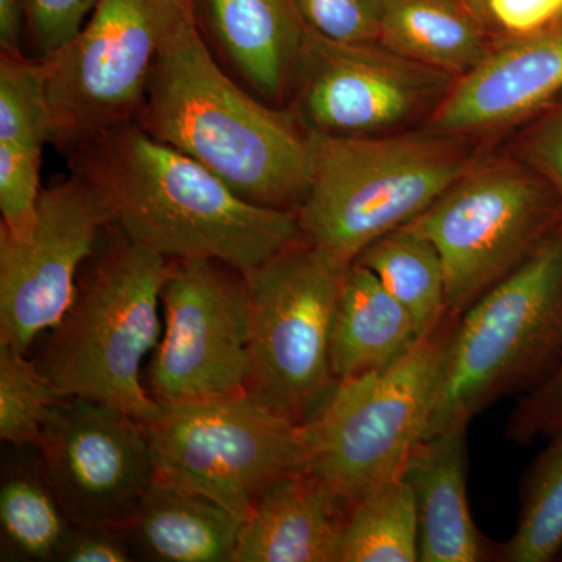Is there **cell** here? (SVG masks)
<instances>
[{"instance_id": "6da1fadb", "label": "cell", "mask_w": 562, "mask_h": 562, "mask_svg": "<svg viewBox=\"0 0 562 562\" xmlns=\"http://www.w3.org/2000/svg\"><path fill=\"white\" fill-rule=\"evenodd\" d=\"M66 157L69 171L109 199L114 225L168 260L221 261L246 273L303 239L295 213L247 202L136 121Z\"/></svg>"}, {"instance_id": "7a4b0ae2", "label": "cell", "mask_w": 562, "mask_h": 562, "mask_svg": "<svg viewBox=\"0 0 562 562\" xmlns=\"http://www.w3.org/2000/svg\"><path fill=\"white\" fill-rule=\"evenodd\" d=\"M136 122L247 202L295 213L305 198L312 133L290 109L262 102L233 79L192 18L162 46Z\"/></svg>"}, {"instance_id": "3957f363", "label": "cell", "mask_w": 562, "mask_h": 562, "mask_svg": "<svg viewBox=\"0 0 562 562\" xmlns=\"http://www.w3.org/2000/svg\"><path fill=\"white\" fill-rule=\"evenodd\" d=\"M85 269L38 368L66 397L106 403L147 424L162 405L144 390L140 369L161 339V292L173 260L113 224Z\"/></svg>"}, {"instance_id": "277c9868", "label": "cell", "mask_w": 562, "mask_h": 562, "mask_svg": "<svg viewBox=\"0 0 562 562\" xmlns=\"http://www.w3.org/2000/svg\"><path fill=\"white\" fill-rule=\"evenodd\" d=\"M562 362V227L454 324L425 439L506 395L535 390Z\"/></svg>"}, {"instance_id": "5b68a950", "label": "cell", "mask_w": 562, "mask_h": 562, "mask_svg": "<svg viewBox=\"0 0 562 562\" xmlns=\"http://www.w3.org/2000/svg\"><path fill=\"white\" fill-rule=\"evenodd\" d=\"M312 135V173L295 216L303 241L346 266L420 216L468 172L441 133Z\"/></svg>"}, {"instance_id": "8992f818", "label": "cell", "mask_w": 562, "mask_h": 562, "mask_svg": "<svg viewBox=\"0 0 562 562\" xmlns=\"http://www.w3.org/2000/svg\"><path fill=\"white\" fill-rule=\"evenodd\" d=\"M460 314L449 312L405 357L382 371L338 382L301 425L306 471L347 513L401 480L427 435L447 344Z\"/></svg>"}, {"instance_id": "52a82bcc", "label": "cell", "mask_w": 562, "mask_h": 562, "mask_svg": "<svg viewBox=\"0 0 562 562\" xmlns=\"http://www.w3.org/2000/svg\"><path fill=\"white\" fill-rule=\"evenodd\" d=\"M347 269L302 239L244 273L247 394L291 424L312 419L338 384L330 341Z\"/></svg>"}, {"instance_id": "ba28073f", "label": "cell", "mask_w": 562, "mask_h": 562, "mask_svg": "<svg viewBox=\"0 0 562 562\" xmlns=\"http://www.w3.org/2000/svg\"><path fill=\"white\" fill-rule=\"evenodd\" d=\"M191 18L190 0H98L79 35L40 60L52 146L66 157L136 121L162 46Z\"/></svg>"}, {"instance_id": "9c48e42d", "label": "cell", "mask_w": 562, "mask_h": 562, "mask_svg": "<svg viewBox=\"0 0 562 562\" xmlns=\"http://www.w3.org/2000/svg\"><path fill=\"white\" fill-rule=\"evenodd\" d=\"M146 428L155 479L216 502L241 522L273 483L306 471L301 425L247 392L162 405Z\"/></svg>"}, {"instance_id": "30bf717a", "label": "cell", "mask_w": 562, "mask_h": 562, "mask_svg": "<svg viewBox=\"0 0 562 562\" xmlns=\"http://www.w3.org/2000/svg\"><path fill=\"white\" fill-rule=\"evenodd\" d=\"M408 227L441 255L449 312L464 313L557 228L538 183L517 169L465 172Z\"/></svg>"}, {"instance_id": "8fae6325", "label": "cell", "mask_w": 562, "mask_h": 562, "mask_svg": "<svg viewBox=\"0 0 562 562\" xmlns=\"http://www.w3.org/2000/svg\"><path fill=\"white\" fill-rule=\"evenodd\" d=\"M162 333L149 366L161 405L247 392L249 312L244 273L214 260H173L161 292Z\"/></svg>"}, {"instance_id": "7c38bea8", "label": "cell", "mask_w": 562, "mask_h": 562, "mask_svg": "<svg viewBox=\"0 0 562 562\" xmlns=\"http://www.w3.org/2000/svg\"><path fill=\"white\" fill-rule=\"evenodd\" d=\"M114 224L109 199L70 171L41 191L25 238L0 232V341L24 353L61 324L76 301L81 268Z\"/></svg>"}, {"instance_id": "4fadbf2b", "label": "cell", "mask_w": 562, "mask_h": 562, "mask_svg": "<svg viewBox=\"0 0 562 562\" xmlns=\"http://www.w3.org/2000/svg\"><path fill=\"white\" fill-rule=\"evenodd\" d=\"M38 450L43 475L72 524L120 530L155 480L146 424L91 398L58 403Z\"/></svg>"}, {"instance_id": "5bb4252c", "label": "cell", "mask_w": 562, "mask_h": 562, "mask_svg": "<svg viewBox=\"0 0 562 562\" xmlns=\"http://www.w3.org/2000/svg\"><path fill=\"white\" fill-rule=\"evenodd\" d=\"M443 76L380 43H341L308 29L290 110L310 133L368 136L409 120Z\"/></svg>"}, {"instance_id": "9a60e30c", "label": "cell", "mask_w": 562, "mask_h": 562, "mask_svg": "<svg viewBox=\"0 0 562 562\" xmlns=\"http://www.w3.org/2000/svg\"><path fill=\"white\" fill-rule=\"evenodd\" d=\"M199 35L222 68L262 102L291 99L308 27L295 0H190Z\"/></svg>"}, {"instance_id": "2e32d148", "label": "cell", "mask_w": 562, "mask_h": 562, "mask_svg": "<svg viewBox=\"0 0 562 562\" xmlns=\"http://www.w3.org/2000/svg\"><path fill=\"white\" fill-rule=\"evenodd\" d=\"M562 90V18L539 31L509 36L462 76L439 103L432 128L441 135L501 127L522 120Z\"/></svg>"}, {"instance_id": "e0dca14e", "label": "cell", "mask_w": 562, "mask_h": 562, "mask_svg": "<svg viewBox=\"0 0 562 562\" xmlns=\"http://www.w3.org/2000/svg\"><path fill=\"white\" fill-rule=\"evenodd\" d=\"M468 428L457 424L424 439L403 473L416 498L420 562L501 561V543L479 530L469 506Z\"/></svg>"}, {"instance_id": "ac0fdd59", "label": "cell", "mask_w": 562, "mask_h": 562, "mask_svg": "<svg viewBox=\"0 0 562 562\" xmlns=\"http://www.w3.org/2000/svg\"><path fill=\"white\" fill-rule=\"evenodd\" d=\"M46 144L49 109L41 63L25 52H0V232L11 238H25L35 224Z\"/></svg>"}, {"instance_id": "d6986e66", "label": "cell", "mask_w": 562, "mask_h": 562, "mask_svg": "<svg viewBox=\"0 0 562 562\" xmlns=\"http://www.w3.org/2000/svg\"><path fill=\"white\" fill-rule=\"evenodd\" d=\"M346 512L308 471L268 487L239 530L233 562H336Z\"/></svg>"}, {"instance_id": "ffe728a7", "label": "cell", "mask_w": 562, "mask_h": 562, "mask_svg": "<svg viewBox=\"0 0 562 562\" xmlns=\"http://www.w3.org/2000/svg\"><path fill=\"white\" fill-rule=\"evenodd\" d=\"M241 525L216 502L155 479L117 531L133 560L233 562Z\"/></svg>"}, {"instance_id": "44dd1931", "label": "cell", "mask_w": 562, "mask_h": 562, "mask_svg": "<svg viewBox=\"0 0 562 562\" xmlns=\"http://www.w3.org/2000/svg\"><path fill=\"white\" fill-rule=\"evenodd\" d=\"M422 333L375 273L351 262L344 279L330 341L331 371L338 382L375 371L405 357Z\"/></svg>"}, {"instance_id": "7402d4cb", "label": "cell", "mask_w": 562, "mask_h": 562, "mask_svg": "<svg viewBox=\"0 0 562 562\" xmlns=\"http://www.w3.org/2000/svg\"><path fill=\"white\" fill-rule=\"evenodd\" d=\"M486 31L468 0H384L379 43L406 60L462 77L490 54Z\"/></svg>"}, {"instance_id": "603a6c76", "label": "cell", "mask_w": 562, "mask_h": 562, "mask_svg": "<svg viewBox=\"0 0 562 562\" xmlns=\"http://www.w3.org/2000/svg\"><path fill=\"white\" fill-rule=\"evenodd\" d=\"M355 261L375 273L408 310L422 335L449 313L441 255L430 239L408 225L376 239Z\"/></svg>"}, {"instance_id": "cb8c5ba5", "label": "cell", "mask_w": 562, "mask_h": 562, "mask_svg": "<svg viewBox=\"0 0 562 562\" xmlns=\"http://www.w3.org/2000/svg\"><path fill=\"white\" fill-rule=\"evenodd\" d=\"M416 561H419L416 498L402 476L347 513L336 562Z\"/></svg>"}, {"instance_id": "d4e9b609", "label": "cell", "mask_w": 562, "mask_h": 562, "mask_svg": "<svg viewBox=\"0 0 562 562\" xmlns=\"http://www.w3.org/2000/svg\"><path fill=\"white\" fill-rule=\"evenodd\" d=\"M562 550V428L549 436L520 484V509L501 561L549 562Z\"/></svg>"}, {"instance_id": "484cf974", "label": "cell", "mask_w": 562, "mask_h": 562, "mask_svg": "<svg viewBox=\"0 0 562 562\" xmlns=\"http://www.w3.org/2000/svg\"><path fill=\"white\" fill-rule=\"evenodd\" d=\"M69 520L46 476L29 471L10 473L0 490L3 542L31 561H57Z\"/></svg>"}, {"instance_id": "4316f807", "label": "cell", "mask_w": 562, "mask_h": 562, "mask_svg": "<svg viewBox=\"0 0 562 562\" xmlns=\"http://www.w3.org/2000/svg\"><path fill=\"white\" fill-rule=\"evenodd\" d=\"M65 394L44 375L38 364L27 360L13 344L0 341V438L24 449H40L52 409Z\"/></svg>"}, {"instance_id": "83f0119b", "label": "cell", "mask_w": 562, "mask_h": 562, "mask_svg": "<svg viewBox=\"0 0 562 562\" xmlns=\"http://www.w3.org/2000/svg\"><path fill=\"white\" fill-rule=\"evenodd\" d=\"M310 31L341 43H379L384 0H295Z\"/></svg>"}, {"instance_id": "f1b7e54d", "label": "cell", "mask_w": 562, "mask_h": 562, "mask_svg": "<svg viewBox=\"0 0 562 562\" xmlns=\"http://www.w3.org/2000/svg\"><path fill=\"white\" fill-rule=\"evenodd\" d=\"M25 11V47L44 60L76 38L98 0H21Z\"/></svg>"}, {"instance_id": "f546056e", "label": "cell", "mask_w": 562, "mask_h": 562, "mask_svg": "<svg viewBox=\"0 0 562 562\" xmlns=\"http://www.w3.org/2000/svg\"><path fill=\"white\" fill-rule=\"evenodd\" d=\"M562 428V362L535 390L520 395L506 424V436L513 442L527 446L538 438H549Z\"/></svg>"}, {"instance_id": "4dcf8cb0", "label": "cell", "mask_w": 562, "mask_h": 562, "mask_svg": "<svg viewBox=\"0 0 562 562\" xmlns=\"http://www.w3.org/2000/svg\"><path fill=\"white\" fill-rule=\"evenodd\" d=\"M131 550L116 528L106 525L69 524L57 561L127 562Z\"/></svg>"}, {"instance_id": "1f68e13d", "label": "cell", "mask_w": 562, "mask_h": 562, "mask_svg": "<svg viewBox=\"0 0 562 562\" xmlns=\"http://www.w3.org/2000/svg\"><path fill=\"white\" fill-rule=\"evenodd\" d=\"M532 151L536 160L552 177L562 194V113L539 133Z\"/></svg>"}, {"instance_id": "d6a6232c", "label": "cell", "mask_w": 562, "mask_h": 562, "mask_svg": "<svg viewBox=\"0 0 562 562\" xmlns=\"http://www.w3.org/2000/svg\"><path fill=\"white\" fill-rule=\"evenodd\" d=\"M25 11L21 0H0V52H25Z\"/></svg>"}, {"instance_id": "836d02e7", "label": "cell", "mask_w": 562, "mask_h": 562, "mask_svg": "<svg viewBox=\"0 0 562 562\" xmlns=\"http://www.w3.org/2000/svg\"><path fill=\"white\" fill-rule=\"evenodd\" d=\"M491 0H468L469 5L472 7V10L479 14L480 20L484 22V14H486L487 5H490ZM486 25V24H484Z\"/></svg>"}]
</instances>
